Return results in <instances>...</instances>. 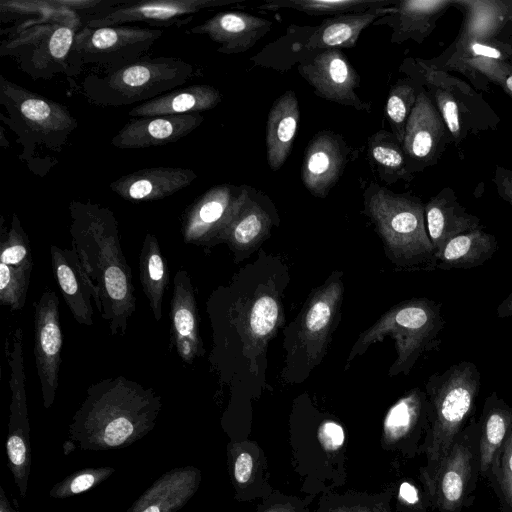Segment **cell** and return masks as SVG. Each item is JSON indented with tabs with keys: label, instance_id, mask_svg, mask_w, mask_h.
<instances>
[{
	"label": "cell",
	"instance_id": "obj_14",
	"mask_svg": "<svg viewBox=\"0 0 512 512\" xmlns=\"http://www.w3.org/2000/svg\"><path fill=\"white\" fill-rule=\"evenodd\" d=\"M246 184H217L194 200L183 212L181 233L185 243L211 248L218 240L245 193Z\"/></svg>",
	"mask_w": 512,
	"mask_h": 512
},
{
	"label": "cell",
	"instance_id": "obj_34",
	"mask_svg": "<svg viewBox=\"0 0 512 512\" xmlns=\"http://www.w3.org/2000/svg\"><path fill=\"white\" fill-rule=\"evenodd\" d=\"M1 22H11L15 31L42 23H58L74 28L81 26L79 15L69 9L64 0L49 1H0Z\"/></svg>",
	"mask_w": 512,
	"mask_h": 512
},
{
	"label": "cell",
	"instance_id": "obj_20",
	"mask_svg": "<svg viewBox=\"0 0 512 512\" xmlns=\"http://www.w3.org/2000/svg\"><path fill=\"white\" fill-rule=\"evenodd\" d=\"M33 270L29 238L13 213L10 227L0 226V303L11 311L24 307Z\"/></svg>",
	"mask_w": 512,
	"mask_h": 512
},
{
	"label": "cell",
	"instance_id": "obj_53",
	"mask_svg": "<svg viewBox=\"0 0 512 512\" xmlns=\"http://www.w3.org/2000/svg\"><path fill=\"white\" fill-rule=\"evenodd\" d=\"M266 512H294V509L290 505L274 506L268 509Z\"/></svg>",
	"mask_w": 512,
	"mask_h": 512
},
{
	"label": "cell",
	"instance_id": "obj_47",
	"mask_svg": "<svg viewBox=\"0 0 512 512\" xmlns=\"http://www.w3.org/2000/svg\"><path fill=\"white\" fill-rule=\"evenodd\" d=\"M317 438L326 451L333 452L342 447L345 440V433L339 423L332 420H325L318 427Z\"/></svg>",
	"mask_w": 512,
	"mask_h": 512
},
{
	"label": "cell",
	"instance_id": "obj_11",
	"mask_svg": "<svg viewBox=\"0 0 512 512\" xmlns=\"http://www.w3.org/2000/svg\"><path fill=\"white\" fill-rule=\"evenodd\" d=\"M78 31L58 23H42L8 32L0 55L11 57L33 79L76 75L83 66L74 50Z\"/></svg>",
	"mask_w": 512,
	"mask_h": 512
},
{
	"label": "cell",
	"instance_id": "obj_28",
	"mask_svg": "<svg viewBox=\"0 0 512 512\" xmlns=\"http://www.w3.org/2000/svg\"><path fill=\"white\" fill-rule=\"evenodd\" d=\"M201 471L186 465L163 473L126 512H178L195 495Z\"/></svg>",
	"mask_w": 512,
	"mask_h": 512
},
{
	"label": "cell",
	"instance_id": "obj_21",
	"mask_svg": "<svg viewBox=\"0 0 512 512\" xmlns=\"http://www.w3.org/2000/svg\"><path fill=\"white\" fill-rule=\"evenodd\" d=\"M349 147L341 135L320 131L309 142L303 157L301 179L315 197L326 198L348 162Z\"/></svg>",
	"mask_w": 512,
	"mask_h": 512
},
{
	"label": "cell",
	"instance_id": "obj_43",
	"mask_svg": "<svg viewBox=\"0 0 512 512\" xmlns=\"http://www.w3.org/2000/svg\"><path fill=\"white\" fill-rule=\"evenodd\" d=\"M421 84L408 76L400 79L388 93L385 115L391 132L402 144L405 128L412 109L416 103Z\"/></svg>",
	"mask_w": 512,
	"mask_h": 512
},
{
	"label": "cell",
	"instance_id": "obj_31",
	"mask_svg": "<svg viewBox=\"0 0 512 512\" xmlns=\"http://www.w3.org/2000/svg\"><path fill=\"white\" fill-rule=\"evenodd\" d=\"M299 119L296 94L288 90L274 101L267 117L266 154L271 170H279L290 155Z\"/></svg>",
	"mask_w": 512,
	"mask_h": 512
},
{
	"label": "cell",
	"instance_id": "obj_24",
	"mask_svg": "<svg viewBox=\"0 0 512 512\" xmlns=\"http://www.w3.org/2000/svg\"><path fill=\"white\" fill-rule=\"evenodd\" d=\"M272 23L245 12H219L192 27L188 32L208 36L223 54H237L251 49L271 29Z\"/></svg>",
	"mask_w": 512,
	"mask_h": 512
},
{
	"label": "cell",
	"instance_id": "obj_3",
	"mask_svg": "<svg viewBox=\"0 0 512 512\" xmlns=\"http://www.w3.org/2000/svg\"><path fill=\"white\" fill-rule=\"evenodd\" d=\"M161 409L153 388L121 375L102 379L87 388L69 424L68 442L84 451L128 447L153 430Z\"/></svg>",
	"mask_w": 512,
	"mask_h": 512
},
{
	"label": "cell",
	"instance_id": "obj_7",
	"mask_svg": "<svg viewBox=\"0 0 512 512\" xmlns=\"http://www.w3.org/2000/svg\"><path fill=\"white\" fill-rule=\"evenodd\" d=\"M480 387L481 373L470 361L455 363L442 373L436 372L425 383L432 416L427 450L432 488L456 435L474 410Z\"/></svg>",
	"mask_w": 512,
	"mask_h": 512
},
{
	"label": "cell",
	"instance_id": "obj_25",
	"mask_svg": "<svg viewBox=\"0 0 512 512\" xmlns=\"http://www.w3.org/2000/svg\"><path fill=\"white\" fill-rule=\"evenodd\" d=\"M197 174L183 167H148L124 175L110 183V189L130 202L164 199L189 186Z\"/></svg>",
	"mask_w": 512,
	"mask_h": 512
},
{
	"label": "cell",
	"instance_id": "obj_46",
	"mask_svg": "<svg viewBox=\"0 0 512 512\" xmlns=\"http://www.w3.org/2000/svg\"><path fill=\"white\" fill-rule=\"evenodd\" d=\"M229 464L233 480L236 484L246 485L252 478L254 472V458L243 443H232L228 447Z\"/></svg>",
	"mask_w": 512,
	"mask_h": 512
},
{
	"label": "cell",
	"instance_id": "obj_30",
	"mask_svg": "<svg viewBox=\"0 0 512 512\" xmlns=\"http://www.w3.org/2000/svg\"><path fill=\"white\" fill-rule=\"evenodd\" d=\"M451 6L453 0H398L388 14V24L392 28L391 42H424Z\"/></svg>",
	"mask_w": 512,
	"mask_h": 512
},
{
	"label": "cell",
	"instance_id": "obj_10",
	"mask_svg": "<svg viewBox=\"0 0 512 512\" xmlns=\"http://www.w3.org/2000/svg\"><path fill=\"white\" fill-rule=\"evenodd\" d=\"M0 103L7 112L3 121L18 135L23 157L30 163L35 146L61 152L77 120L65 105L32 92L0 76Z\"/></svg>",
	"mask_w": 512,
	"mask_h": 512
},
{
	"label": "cell",
	"instance_id": "obj_44",
	"mask_svg": "<svg viewBox=\"0 0 512 512\" xmlns=\"http://www.w3.org/2000/svg\"><path fill=\"white\" fill-rule=\"evenodd\" d=\"M114 472L115 468L111 466L84 468L75 471L53 485L49 491V496L54 499L76 496L100 485Z\"/></svg>",
	"mask_w": 512,
	"mask_h": 512
},
{
	"label": "cell",
	"instance_id": "obj_26",
	"mask_svg": "<svg viewBox=\"0 0 512 512\" xmlns=\"http://www.w3.org/2000/svg\"><path fill=\"white\" fill-rule=\"evenodd\" d=\"M463 12V22L454 42L432 63L443 62L461 52L473 41L497 37L508 19L504 0H453Z\"/></svg>",
	"mask_w": 512,
	"mask_h": 512
},
{
	"label": "cell",
	"instance_id": "obj_4",
	"mask_svg": "<svg viewBox=\"0 0 512 512\" xmlns=\"http://www.w3.org/2000/svg\"><path fill=\"white\" fill-rule=\"evenodd\" d=\"M363 212L374 225L385 256L396 270L437 269L420 198L410 193H395L373 182L363 191Z\"/></svg>",
	"mask_w": 512,
	"mask_h": 512
},
{
	"label": "cell",
	"instance_id": "obj_52",
	"mask_svg": "<svg viewBox=\"0 0 512 512\" xmlns=\"http://www.w3.org/2000/svg\"><path fill=\"white\" fill-rule=\"evenodd\" d=\"M0 512H18L13 508L3 486H0Z\"/></svg>",
	"mask_w": 512,
	"mask_h": 512
},
{
	"label": "cell",
	"instance_id": "obj_48",
	"mask_svg": "<svg viewBox=\"0 0 512 512\" xmlns=\"http://www.w3.org/2000/svg\"><path fill=\"white\" fill-rule=\"evenodd\" d=\"M500 485L506 502L512 509V431L504 442L501 455Z\"/></svg>",
	"mask_w": 512,
	"mask_h": 512
},
{
	"label": "cell",
	"instance_id": "obj_55",
	"mask_svg": "<svg viewBox=\"0 0 512 512\" xmlns=\"http://www.w3.org/2000/svg\"><path fill=\"white\" fill-rule=\"evenodd\" d=\"M507 12H508V19L509 21H512V1H505Z\"/></svg>",
	"mask_w": 512,
	"mask_h": 512
},
{
	"label": "cell",
	"instance_id": "obj_38",
	"mask_svg": "<svg viewBox=\"0 0 512 512\" xmlns=\"http://www.w3.org/2000/svg\"><path fill=\"white\" fill-rule=\"evenodd\" d=\"M367 155L372 168L386 184L400 180L410 183L414 177L408 169L402 144L392 132L379 130L369 136Z\"/></svg>",
	"mask_w": 512,
	"mask_h": 512
},
{
	"label": "cell",
	"instance_id": "obj_42",
	"mask_svg": "<svg viewBox=\"0 0 512 512\" xmlns=\"http://www.w3.org/2000/svg\"><path fill=\"white\" fill-rule=\"evenodd\" d=\"M398 0H274L266 1L259 9H294L310 16H337L347 13L364 12L385 8Z\"/></svg>",
	"mask_w": 512,
	"mask_h": 512
},
{
	"label": "cell",
	"instance_id": "obj_1",
	"mask_svg": "<svg viewBox=\"0 0 512 512\" xmlns=\"http://www.w3.org/2000/svg\"><path fill=\"white\" fill-rule=\"evenodd\" d=\"M289 267L263 249L206 303L212 328L209 363L232 395H259L267 381L270 342L285 328Z\"/></svg>",
	"mask_w": 512,
	"mask_h": 512
},
{
	"label": "cell",
	"instance_id": "obj_39",
	"mask_svg": "<svg viewBox=\"0 0 512 512\" xmlns=\"http://www.w3.org/2000/svg\"><path fill=\"white\" fill-rule=\"evenodd\" d=\"M430 412L425 391L414 387L399 398L387 411L383 421V439L393 444L408 436Z\"/></svg>",
	"mask_w": 512,
	"mask_h": 512
},
{
	"label": "cell",
	"instance_id": "obj_12",
	"mask_svg": "<svg viewBox=\"0 0 512 512\" xmlns=\"http://www.w3.org/2000/svg\"><path fill=\"white\" fill-rule=\"evenodd\" d=\"M10 368V415L6 440L7 465L21 497H26L31 472L32 451L28 418L26 376L23 353V331L18 327L13 333L12 345H6Z\"/></svg>",
	"mask_w": 512,
	"mask_h": 512
},
{
	"label": "cell",
	"instance_id": "obj_49",
	"mask_svg": "<svg viewBox=\"0 0 512 512\" xmlns=\"http://www.w3.org/2000/svg\"><path fill=\"white\" fill-rule=\"evenodd\" d=\"M492 181L498 195L512 207V171L503 166H496Z\"/></svg>",
	"mask_w": 512,
	"mask_h": 512
},
{
	"label": "cell",
	"instance_id": "obj_6",
	"mask_svg": "<svg viewBox=\"0 0 512 512\" xmlns=\"http://www.w3.org/2000/svg\"><path fill=\"white\" fill-rule=\"evenodd\" d=\"M444 326L441 303L426 297L401 301L359 334L347 355L344 371L372 344L388 336L396 351L388 376L408 375L424 353L438 348V336Z\"/></svg>",
	"mask_w": 512,
	"mask_h": 512
},
{
	"label": "cell",
	"instance_id": "obj_13",
	"mask_svg": "<svg viewBox=\"0 0 512 512\" xmlns=\"http://www.w3.org/2000/svg\"><path fill=\"white\" fill-rule=\"evenodd\" d=\"M159 28L119 25L101 28L84 26L78 31L74 50L82 64L104 67L106 71L132 64L162 36Z\"/></svg>",
	"mask_w": 512,
	"mask_h": 512
},
{
	"label": "cell",
	"instance_id": "obj_35",
	"mask_svg": "<svg viewBox=\"0 0 512 512\" xmlns=\"http://www.w3.org/2000/svg\"><path fill=\"white\" fill-rule=\"evenodd\" d=\"M497 250V238L480 227L449 240L437 255V269L475 268L489 261Z\"/></svg>",
	"mask_w": 512,
	"mask_h": 512
},
{
	"label": "cell",
	"instance_id": "obj_9",
	"mask_svg": "<svg viewBox=\"0 0 512 512\" xmlns=\"http://www.w3.org/2000/svg\"><path fill=\"white\" fill-rule=\"evenodd\" d=\"M403 66L408 76L417 80L429 94L455 146L459 147L470 135L497 129L499 116L466 81L437 69L424 59L410 58Z\"/></svg>",
	"mask_w": 512,
	"mask_h": 512
},
{
	"label": "cell",
	"instance_id": "obj_40",
	"mask_svg": "<svg viewBox=\"0 0 512 512\" xmlns=\"http://www.w3.org/2000/svg\"><path fill=\"white\" fill-rule=\"evenodd\" d=\"M512 427V408L496 392L485 400L482 438L480 445V466L485 472L491 465L495 453L506 440Z\"/></svg>",
	"mask_w": 512,
	"mask_h": 512
},
{
	"label": "cell",
	"instance_id": "obj_17",
	"mask_svg": "<svg viewBox=\"0 0 512 512\" xmlns=\"http://www.w3.org/2000/svg\"><path fill=\"white\" fill-rule=\"evenodd\" d=\"M235 0H123L120 4L97 12L86 27L101 28L144 22L168 27L190 21L197 12L228 5Z\"/></svg>",
	"mask_w": 512,
	"mask_h": 512
},
{
	"label": "cell",
	"instance_id": "obj_22",
	"mask_svg": "<svg viewBox=\"0 0 512 512\" xmlns=\"http://www.w3.org/2000/svg\"><path fill=\"white\" fill-rule=\"evenodd\" d=\"M171 341L181 360L192 364L204 356L205 348L200 334V318L191 278L180 269L174 276L170 307Z\"/></svg>",
	"mask_w": 512,
	"mask_h": 512
},
{
	"label": "cell",
	"instance_id": "obj_29",
	"mask_svg": "<svg viewBox=\"0 0 512 512\" xmlns=\"http://www.w3.org/2000/svg\"><path fill=\"white\" fill-rule=\"evenodd\" d=\"M424 214L436 257L452 238L483 227L481 220L460 204L450 187L443 188L424 204Z\"/></svg>",
	"mask_w": 512,
	"mask_h": 512
},
{
	"label": "cell",
	"instance_id": "obj_45",
	"mask_svg": "<svg viewBox=\"0 0 512 512\" xmlns=\"http://www.w3.org/2000/svg\"><path fill=\"white\" fill-rule=\"evenodd\" d=\"M460 58H484L503 62H512V38L499 39L497 37L477 40L468 44L461 52L453 57L440 62L432 63L434 67L440 69L447 63Z\"/></svg>",
	"mask_w": 512,
	"mask_h": 512
},
{
	"label": "cell",
	"instance_id": "obj_33",
	"mask_svg": "<svg viewBox=\"0 0 512 512\" xmlns=\"http://www.w3.org/2000/svg\"><path fill=\"white\" fill-rule=\"evenodd\" d=\"M391 12L392 6H389L329 17L310 35L305 47L311 50H320V52L352 48L366 27Z\"/></svg>",
	"mask_w": 512,
	"mask_h": 512
},
{
	"label": "cell",
	"instance_id": "obj_54",
	"mask_svg": "<svg viewBox=\"0 0 512 512\" xmlns=\"http://www.w3.org/2000/svg\"><path fill=\"white\" fill-rule=\"evenodd\" d=\"M333 512H369V511L364 510V509H359V508H339Z\"/></svg>",
	"mask_w": 512,
	"mask_h": 512
},
{
	"label": "cell",
	"instance_id": "obj_19",
	"mask_svg": "<svg viewBox=\"0 0 512 512\" xmlns=\"http://www.w3.org/2000/svg\"><path fill=\"white\" fill-rule=\"evenodd\" d=\"M298 71L321 98L358 111H371V104L355 92L360 86L359 74L339 49L319 52L299 65Z\"/></svg>",
	"mask_w": 512,
	"mask_h": 512
},
{
	"label": "cell",
	"instance_id": "obj_51",
	"mask_svg": "<svg viewBox=\"0 0 512 512\" xmlns=\"http://www.w3.org/2000/svg\"><path fill=\"white\" fill-rule=\"evenodd\" d=\"M496 315L499 318L512 316V292L498 305Z\"/></svg>",
	"mask_w": 512,
	"mask_h": 512
},
{
	"label": "cell",
	"instance_id": "obj_36",
	"mask_svg": "<svg viewBox=\"0 0 512 512\" xmlns=\"http://www.w3.org/2000/svg\"><path fill=\"white\" fill-rule=\"evenodd\" d=\"M471 457L467 446L454 442L438 471L432 492H437L444 512H457L462 505L471 474Z\"/></svg>",
	"mask_w": 512,
	"mask_h": 512
},
{
	"label": "cell",
	"instance_id": "obj_8",
	"mask_svg": "<svg viewBox=\"0 0 512 512\" xmlns=\"http://www.w3.org/2000/svg\"><path fill=\"white\" fill-rule=\"evenodd\" d=\"M194 66L176 57H143L124 67L87 76L82 89L92 102L105 106L143 103L171 92L194 76Z\"/></svg>",
	"mask_w": 512,
	"mask_h": 512
},
{
	"label": "cell",
	"instance_id": "obj_27",
	"mask_svg": "<svg viewBox=\"0 0 512 512\" xmlns=\"http://www.w3.org/2000/svg\"><path fill=\"white\" fill-rule=\"evenodd\" d=\"M54 278L64 301L78 324H93V292L76 252L72 249L50 247Z\"/></svg>",
	"mask_w": 512,
	"mask_h": 512
},
{
	"label": "cell",
	"instance_id": "obj_23",
	"mask_svg": "<svg viewBox=\"0 0 512 512\" xmlns=\"http://www.w3.org/2000/svg\"><path fill=\"white\" fill-rule=\"evenodd\" d=\"M200 113L139 117L128 120L112 138L119 149H140L174 143L203 122Z\"/></svg>",
	"mask_w": 512,
	"mask_h": 512
},
{
	"label": "cell",
	"instance_id": "obj_2",
	"mask_svg": "<svg viewBox=\"0 0 512 512\" xmlns=\"http://www.w3.org/2000/svg\"><path fill=\"white\" fill-rule=\"evenodd\" d=\"M72 249L89 280L93 300L112 335H125L136 310L131 268L118 222L108 208L91 201L69 204Z\"/></svg>",
	"mask_w": 512,
	"mask_h": 512
},
{
	"label": "cell",
	"instance_id": "obj_16",
	"mask_svg": "<svg viewBox=\"0 0 512 512\" xmlns=\"http://www.w3.org/2000/svg\"><path fill=\"white\" fill-rule=\"evenodd\" d=\"M35 365L41 388L43 406L49 409L59 386V369L63 334L60 325L59 298L52 289H46L34 303Z\"/></svg>",
	"mask_w": 512,
	"mask_h": 512
},
{
	"label": "cell",
	"instance_id": "obj_37",
	"mask_svg": "<svg viewBox=\"0 0 512 512\" xmlns=\"http://www.w3.org/2000/svg\"><path fill=\"white\" fill-rule=\"evenodd\" d=\"M139 279L156 322L162 318V302L169 284V269L154 234L147 233L139 255Z\"/></svg>",
	"mask_w": 512,
	"mask_h": 512
},
{
	"label": "cell",
	"instance_id": "obj_41",
	"mask_svg": "<svg viewBox=\"0 0 512 512\" xmlns=\"http://www.w3.org/2000/svg\"><path fill=\"white\" fill-rule=\"evenodd\" d=\"M440 69L462 74L476 90L488 91L490 83L496 84L512 98V62L460 58L447 63Z\"/></svg>",
	"mask_w": 512,
	"mask_h": 512
},
{
	"label": "cell",
	"instance_id": "obj_32",
	"mask_svg": "<svg viewBox=\"0 0 512 512\" xmlns=\"http://www.w3.org/2000/svg\"><path fill=\"white\" fill-rule=\"evenodd\" d=\"M222 101L221 92L206 84L177 88L157 98L133 107L128 115L133 118L165 115L194 114L216 107Z\"/></svg>",
	"mask_w": 512,
	"mask_h": 512
},
{
	"label": "cell",
	"instance_id": "obj_18",
	"mask_svg": "<svg viewBox=\"0 0 512 512\" xmlns=\"http://www.w3.org/2000/svg\"><path fill=\"white\" fill-rule=\"evenodd\" d=\"M449 143L448 129L421 85L402 142L409 171L414 175L435 165Z\"/></svg>",
	"mask_w": 512,
	"mask_h": 512
},
{
	"label": "cell",
	"instance_id": "obj_15",
	"mask_svg": "<svg viewBox=\"0 0 512 512\" xmlns=\"http://www.w3.org/2000/svg\"><path fill=\"white\" fill-rule=\"evenodd\" d=\"M279 224L280 217L273 201L262 191L246 185L242 201L220 235L218 244H226L234 262L240 263L259 251L271 236L272 229Z\"/></svg>",
	"mask_w": 512,
	"mask_h": 512
},
{
	"label": "cell",
	"instance_id": "obj_5",
	"mask_svg": "<svg viewBox=\"0 0 512 512\" xmlns=\"http://www.w3.org/2000/svg\"><path fill=\"white\" fill-rule=\"evenodd\" d=\"M343 298V271L335 270L310 291L297 316L283 329L280 378L284 383H303L322 363L341 321Z\"/></svg>",
	"mask_w": 512,
	"mask_h": 512
},
{
	"label": "cell",
	"instance_id": "obj_50",
	"mask_svg": "<svg viewBox=\"0 0 512 512\" xmlns=\"http://www.w3.org/2000/svg\"><path fill=\"white\" fill-rule=\"evenodd\" d=\"M399 498L409 505H414L419 501L417 488L409 482L401 483L399 487Z\"/></svg>",
	"mask_w": 512,
	"mask_h": 512
}]
</instances>
